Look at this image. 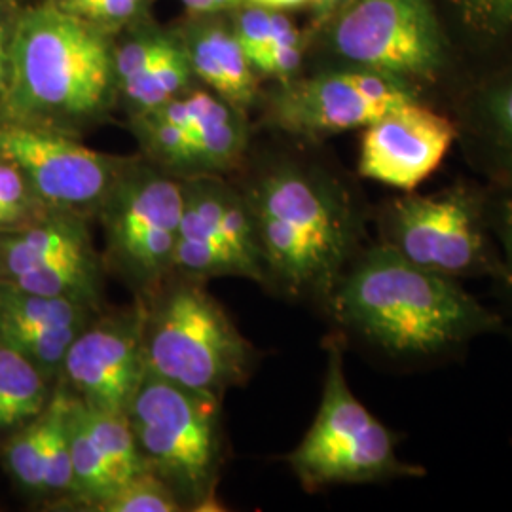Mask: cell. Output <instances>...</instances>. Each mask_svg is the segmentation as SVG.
Listing matches in <instances>:
<instances>
[{
	"label": "cell",
	"mask_w": 512,
	"mask_h": 512,
	"mask_svg": "<svg viewBox=\"0 0 512 512\" xmlns=\"http://www.w3.org/2000/svg\"><path fill=\"white\" fill-rule=\"evenodd\" d=\"M266 279L296 300L327 308L365 238V205L319 165L275 162L245 198Z\"/></svg>",
	"instance_id": "obj_2"
},
{
	"label": "cell",
	"mask_w": 512,
	"mask_h": 512,
	"mask_svg": "<svg viewBox=\"0 0 512 512\" xmlns=\"http://www.w3.org/2000/svg\"><path fill=\"white\" fill-rule=\"evenodd\" d=\"M226 16L258 78L283 84L298 76L304 63V42L285 12L241 4Z\"/></svg>",
	"instance_id": "obj_17"
},
{
	"label": "cell",
	"mask_w": 512,
	"mask_h": 512,
	"mask_svg": "<svg viewBox=\"0 0 512 512\" xmlns=\"http://www.w3.org/2000/svg\"><path fill=\"white\" fill-rule=\"evenodd\" d=\"M0 158L18 167L40 202L67 213L99 207L128 164L69 133L10 118L0 120Z\"/></svg>",
	"instance_id": "obj_11"
},
{
	"label": "cell",
	"mask_w": 512,
	"mask_h": 512,
	"mask_svg": "<svg viewBox=\"0 0 512 512\" xmlns=\"http://www.w3.org/2000/svg\"><path fill=\"white\" fill-rule=\"evenodd\" d=\"M184 198L194 205L205 224L234 253L245 277L266 281L264 262L256 241L255 224L245 198L226 184L200 177L183 184Z\"/></svg>",
	"instance_id": "obj_18"
},
{
	"label": "cell",
	"mask_w": 512,
	"mask_h": 512,
	"mask_svg": "<svg viewBox=\"0 0 512 512\" xmlns=\"http://www.w3.org/2000/svg\"><path fill=\"white\" fill-rule=\"evenodd\" d=\"M334 67L431 82L444 67V44L431 0H344L327 29Z\"/></svg>",
	"instance_id": "obj_7"
},
{
	"label": "cell",
	"mask_w": 512,
	"mask_h": 512,
	"mask_svg": "<svg viewBox=\"0 0 512 512\" xmlns=\"http://www.w3.org/2000/svg\"><path fill=\"white\" fill-rule=\"evenodd\" d=\"M456 124L490 186L512 194V73L478 86L463 101Z\"/></svg>",
	"instance_id": "obj_15"
},
{
	"label": "cell",
	"mask_w": 512,
	"mask_h": 512,
	"mask_svg": "<svg viewBox=\"0 0 512 512\" xmlns=\"http://www.w3.org/2000/svg\"><path fill=\"white\" fill-rule=\"evenodd\" d=\"M245 4H255V6H262V8L285 12V10H291V8L313 4V0H245Z\"/></svg>",
	"instance_id": "obj_34"
},
{
	"label": "cell",
	"mask_w": 512,
	"mask_h": 512,
	"mask_svg": "<svg viewBox=\"0 0 512 512\" xmlns=\"http://www.w3.org/2000/svg\"><path fill=\"white\" fill-rule=\"evenodd\" d=\"M344 0H313V4L315 6H319V8H323V10H334V8H338L340 4H342Z\"/></svg>",
	"instance_id": "obj_35"
},
{
	"label": "cell",
	"mask_w": 512,
	"mask_h": 512,
	"mask_svg": "<svg viewBox=\"0 0 512 512\" xmlns=\"http://www.w3.org/2000/svg\"><path fill=\"white\" fill-rule=\"evenodd\" d=\"M65 14L116 35L129 25L148 19L152 0H46Z\"/></svg>",
	"instance_id": "obj_26"
},
{
	"label": "cell",
	"mask_w": 512,
	"mask_h": 512,
	"mask_svg": "<svg viewBox=\"0 0 512 512\" xmlns=\"http://www.w3.org/2000/svg\"><path fill=\"white\" fill-rule=\"evenodd\" d=\"M467 18L486 31L512 29V0H458Z\"/></svg>",
	"instance_id": "obj_31"
},
{
	"label": "cell",
	"mask_w": 512,
	"mask_h": 512,
	"mask_svg": "<svg viewBox=\"0 0 512 512\" xmlns=\"http://www.w3.org/2000/svg\"><path fill=\"white\" fill-rule=\"evenodd\" d=\"M188 16H202V14H226L245 0H179Z\"/></svg>",
	"instance_id": "obj_33"
},
{
	"label": "cell",
	"mask_w": 512,
	"mask_h": 512,
	"mask_svg": "<svg viewBox=\"0 0 512 512\" xmlns=\"http://www.w3.org/2000/svg\"><path fill=\"white\" fill-rule=\"evenodd\" d=\"M421 101L420 90L389 74L330 67L308 78L277 84L268 99V122L302 139L365 129L387 112Z\"/></svg>",
	"instance_id": "obj_9"
},
{
	"label": "cell",
	"mask_w": 512,
	"mask_h": 512,
	"mask_svg": "<svg viewBox=\"0 0 512 512\" xmlns=\"http://www.w3.org/2000/svg\"><path fill=\"white\" fill-rule=\"evenodd\" d=\"M494 190V188H492ZM494 234L501 253V275L494 281L501 302V319L512 342V194L494 190Z\"/></svg>",
	"instance_id": "obj_29"
},
{
	"label": "cell",
	"mask_w": 512,
	"mask_h": 512,
	"mask_svg": "<svg viewBox=\"0 0 512 512\" xmlns=\"http://www.w3.org/2000/svg\"><path fill=\"white\" fill-rule=\"evenodd\" d=\"M84 416L88 429L97 442L103 458L107 459L118 486L126 482L129 476L137 475L139 471L145 469L147 459L139 450L128 414L101 412L84 404Z\"/></svg>",
	"instance_id": "obj_24"
},
{
	"label": "cell",
	"mask_w": 512,
	"mask_h": 512,
	"mask_svg": "<svg viewBox=\"0 0 512 512\" xmlns=\"http://www.w3.org/2000/svg\"><path fill=\"white\" fill-rule=\"evenodd\" d=\"M184 194V192H183ZM173 268L186 274L200 275H245L234 253L222 243L219 236L211 232L194 205L184 198L183 217L179 226V239L175 247Z\"/></svg>",
	"instance_id": "obj_22"
},
{
	"label": "cell",
	"mask_w": 512,
	"mask_h": 512,
	"mask_svg": "<svg viewBox=\"0 0 512 512\" xmlns=\"http://www.w3.org/2000/svg\"><path fill=\"white\" fill-rule=\"evenodd\" d=\"M145 321L137 311L88 325L76 336L61 368L86 406L128 414L148 372Z\"/></svg>",
	"instance_id": "obj_12"
},
{
	"label": "cell",
	"mask_w": 512,
	"mask_h": 512,
	"mask_svg": "<svg viewBox=\"0 0 512 512\" xmlns=\"http://www.w3.org/2000/svg\"><path fill=\"white\" fill-rule=\"evenodd\" d=\"M327 310L351 340L403 374L456 363L478 338L505 332L499 311L461 281L423 270L380 241L353 258Z\"/></svg>",
	"instance_id": "obj_1"
},
{
	"label": "cell",
	"mask_w": 512,
	"mask_h": 512,
	"mask_svg": "<svg viewBox=\"0 0 512 512\" xmlns=\"http://www.w3.org/2000/svg\"><path fill=\"white\" fill-rule=\"evenodd\" d=\"M219 399L147 374L129 404L139 450L165 475L202 492L217 459Z\"/></svg>",
	"instance_id": "obj_10"
},
{
	"label": "cell",
	"mask_w": 512,
	"mask_h": 512,
	"mask_svg": "<svg viewBox=\"0 0 512 512\" xmlns=\"http://www.w3.org/2000/svg\"><path fill=\"white\" fill-rule=\"evenodd\" d=\"M196 76L190 69L183 46L173 31H167L160 50L147 71L124 84L118 97L126 101L133 116L160 109L171 99L183 95L192 88Z\"/></svg>",
	"instance_id": "obj_19"
},
{
	"label": "cell",
	"mask_w": 512,
	"mask_h": 512,
	"mask_svg": "<svg viewBox=\"0 0 512 512\" xmlns=\"http://www.w3.org/2000/svg\"><path fill=\"white\" fill-rule=\"evenodd\" d=\"M458 124L423 101L406 103L366 126L359 173L399 192H414L442 164Z\"/></svg>",
	"instance_id": "obj_13"
},
{
	"label": "cell",
	"mask_w": 512,
	"mask_h": 512,
	"mask_svg": "<svg viewBox=\"0 0 512 512\" xmlns=\"http://www.w3.org/2000/svg\"><path fill=\"white\" fill-rule=\"evenodd\" d=\"M92 308L71 298L25 293L0 281V336L19 330L88 327Z\"/></svg>",
	"instance_id": "obj_20"
},
{
	"label": "cell",
	"mask_w": 512,
	"mask_h": 512,
	"mask_svg": "<svg viewBox=\"0 0 512 512\" xmlns=\"http://www.w3.org/2000/svg\"><path fill=\"white\" fill-rule=\"evenodd\" d=\"M14 10L0 6V103L4 93L8 90V76H10V38H12V25H14Z\"/></svg>",
	"instance_id": "obj_32"
},
{
	"label": "cell",
	"mask_w": 512,
	"mask_h": 512,
	"mask_svg": "<svg viewBox=\"0 0 512 512\" xmlns=\"http://www.w3.org/2000/svg\"><path fill=\"white\" fill-rule=\"evenodd\" d=\"M251 357V344L200 285L173 287L147 315V374L219 399L245 380Z\"/></svg>",
	"instance_id": "obj_6"
},
{
	"label": "cell",
	"mask_w": 512,
	"mask_h": 512,
	"mask_svg": "<svg viewBox=\"0 0 512 512\" xmlns=\"http://www.w3.org/2000/svg\"><path fill=\"white\" fill-rule=\"evenodd\" d=\"M44 412V410H42ZM6 461L19 484L31 492H42L44 475V418L29 421L12 439Z\"/></svg>",
	"instance_id": "obj_28"
},
{
	"label": "cell",
	"mask_w": 512,
	"mask_h": 512,
	"mask_svg": "<svg viewBox=\"0 0 512 512\" xmlns=\"http://www.w3.org/2000/svg\"><path fill=\"white\" fill-rule=\"evenodd\" d=\"M37 194L18 167L0 158V228L16 226L33 211Z\"/></svg>",
	"instance_id": "obj_30"
},
{
	"label": "cell",
	"mask_w": 512,
	"mask_h": 512,
	"mask_svg": "<svg viewBox=\"0 0 512 512\" xmlns=\"http://www.w3.org/2000/svg\"><path fill=\"white\" fill-rule=\"evenodd\" d=\"M380 243L404 260L456 281L501 275L492 186L456 183L439 192H403L376 213Z\"/></svg>",
	"instance_id": "obj_4"
},
{
	"label": "cell",
	"mask_w": 512,
	"mask_h": 512,
	"mask_svg": "<svg viewBox=\"0 0 512 512\" xmlns=\"http://www.w3.org/2000/svg\"><path fill=\"white\" fill-rule=\"evenodd\" d=\"M69 406L71 397L57 393L46 404L44 418V475L42 492L67 494L74 492L73 461L69 442Z\"/></svg>",
	"instance_id": "obj_25"
},
{
	"label": "cell",
	"mask_w": 512,
	"mask_h": 512,
	"mask_svg": "<svg viewBox=\"0 0 512 512\" xmlns=\"http://www.w3.org/2000/svg\"><path fill=\"white\" fill-rule=\"evenodd\" d=\"M46 395L42 370L18 349L0 344V431L38 418Z\"/></svg>",
	"instance_id": "obj_21"
},
{
	"label": "cell",
	"mask_w": 512,
	"mask_h": 512,
	"mask_svg": "<svg viewBox=\"0 0 512 512\" xmlns=\"http://www.w3.org/2000/svg\"><path fill=\"white\" fill-rule=\"evenodd\" d=\"M116 97L114 35L46 0L16 14L4 118L69 133L99 122Z\"/></svg>",
	"instance_id": "obj_3"
},
{
	"label": "cell",
	"mask_w": 512,
	"mask_h": 512,
	"mask_svg": "<svg viewBox=\"0 0 512 512\" xmlns=\"http://www.w3.org/2000/svg\"><path fill=\"white\" fill-rule=\"evenodd\" d=\"M69 442L73 461L74 492L84 495L97 505L114 492L118 482L88 429L84 403L80 399H71L69 406Z\"/></svg>",
	"instance_id": "obj_23"
},
{
	"label": "cell",
	"mask_w": 512,
	"mask_h": 512,
	"mask_svg": "<svg viewBox=\"0 0 512 512\" xmlns=\"http://www.w3.org/2000/svg\"><path fill=\"white\" fill-rule=\"evenodd\" d=\"M173 33L203 86L241 112L255 103L260 78L243 54L226 14L188 16Z\"/></svg>",
	"instance_id": "obj_14"
},
{
	"label": "cell",
	"mask_w": 512,
	"mask_h": 512,
	"mask_svg": "<svg viewBox=\"0 0 512 512\" xmlns=\"http://www.w3.org/2000/svg\"><path fill=\"white\" fill-rule=\"evenodd\" d=\"M16 2L18 0H0V6H4L8 10H16Z\"/></svg>",
	"instance_id": "obj_36"
},
{
	"label": "cell",
	"mask_w": 512,
	"mask_h": 512,
	"mask_svg": "<svg viewBox=\"0 0 512 512\" xmlns=\"http://www.w3.org/2000/svg\"><path fill=\"white\" fill-rule=\"evenodd\" d=\"M321 404L310 431L289 456L294 475L310 492L334 484L418 480L427 469L397 454L399 435L368 412L348 384L342 340L330 336Z\"/></svg>",
	"instance_id": "obj_5"
},
{
	"label": "cell",
	"mask_w": 512,
	"mask_h": 512,
	"mask_svg": "<svg viewBox=\"0 0 512 512\" xmlns=\"http://www.w3.org/2000/svg\"><path fill=\"white\" fill-rule=\"evenodd\" d=\"M97 509L105 512H173L179 505L164 482L143 469L99 501Z\"/></svg>",
	"instance_id": "obj_27"
},
{
	"label": "cell",
	"mask_w": 512,
	"mask_h": 512,
	"mask_svg": "<svg viewBox=\"0 0 512 512\" xmlns=\"http://www.w3.org/2000/svg\"><path fill=\"white\" fill-rule=\"evenodd\" d=\"M183 184L150 165L128 164L99 205L109 253L124 274L154 285L173 268Z\"/></svg>",
	"instance_id": "obj_8"
},
{
	"label": "cell",
	"mask_w": 512,
	"mask_h": 512,
	"mask_svg": "<svg viewBox=\"0 0 512 512\" xmlns=\"http://www.w3.org/2000/svg\"><path fill=\"white\" fill-rule=\"evenodd\" d=\"M95 262L84 222L61 215L0 238V279L12 283L69 264Z\"/></svg>",
	"instance_id": "obj_16"
}]
</instances>
